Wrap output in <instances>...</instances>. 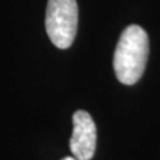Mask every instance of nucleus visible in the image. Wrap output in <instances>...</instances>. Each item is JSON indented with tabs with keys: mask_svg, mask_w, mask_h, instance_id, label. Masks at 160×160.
Returning a JSON list of instances; mask_svg holds the SVG:
<instances>
[{
	"mask_svg": "<svg viewBox=\"0 0 160 160\" xmlns=\"http://www.w3.org/2000/svg\"><path fill=\"white\" fill-rule=\"evenodd\" d=\"M149 53L148 35L142 27L132 24L120 35L113 55V69L120 83L132 86L143 76Z\"/></svg>",
	"mask_w": 160,
	"mask_h": 160,
	"instance_id": "nucleus-1",
	"label": "nucleus"
},
{
	"mask_svg": "<svg viewBox=\"0 0 160 160\" xmlns=\"http://www.w3.org/2000/svg\"><path fill=\"white\" fill-rule=\"evenodd\" d=\"M63 160H78L76 158H71V156H67V158H64Z\"/></svg>",
	"mask_w": 160,
	"mask_h": 160,
	"instance_id": "nucleus-4",
	"label": "nucleus"
},
{
	"mask_svg": "<svg viewBox=\"0 0 160 160\" xmlns=\"http://www.w3.org/2000/svg\"><path fill=\"white\" fill-rule=\"evenodd\" d=\"M73 129L69 148L78 160H91L96 149V126L91 115L86 111H76L72 116Z\"/></svg>",
	"mask_w": 160,
	"mask_h": 160,
	"instance_id": "nucleus-3",
	"label": "nucleus"
},
{
	"mask_svg": "<svg viewBox=\"0 0 160 160\" xmlns=\"http://www.w3.org/2000/svg\"><path fill=\"white\" fill-rule=\"evenodd\" d=\"M79 9L76 0H48L46 31L53 46L66 49L72 46L78 32Z\"/></svg>",
	"mask_w": 160,
	"mask_h": 160,
	"instance_id": "nucleus-2",
	"label": "nucleus"
}]
</instances>
